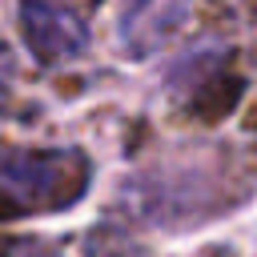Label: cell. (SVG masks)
Returning <instances> with one entry per match:
<instances>
[{
  "instance_id": "obj_5",
  "label": "cell",
  "mask_w": 257,
  "mask_h": 257,
  "mask_svg": "<svg viewBox=\"0 0 257 257\" xmlns=\"http://www.w3.org/2000/svg\"><path fill=\"white\" fill-rule=\"evenodd\" d=\"M4 96H8V56L0 52V108H4Z\"/></svg>"
},
{
  "instance_id": "obj_3",
  "label": "cell",
  "mask_w": 257,
  "mask_h": 257,
  "mask_svg": "<svg viewBox=\"0 0 257 257\" xmlns=\"http://www.w3.org/2000/svg\"><path fill=\"white\" fill-rule=\"evenodd\" d=\"M189 0H133L120 16V44L133 56H149L161 44L173 40V32L185 24Z\"/></svg>"
},
{
  "instance_id": "obj_2",
  "label": "cell",
  "mask_w": 257,
  "mask_h": 257,
  "mask_svg": "<svg viewBox=\"0 0 257 257\" xmlns=\"http://www.w3.org/2000/svg\"><path fill=\"white\" fill-rule=\"evenodd\" d=\"M20 28H24V44L40 64L76 60L88 44L80 16L56 0H20Z\"/></svg>"
},
{
  "instance_id": "obj_4",
  "label": "cell",
  "mask_w": 257,
  "mask_h": 257,
  "mask_svg": "<svg viewBox=\"0 0 257 257\" xmlns=\"http://www.w3.org/2000/svg\"><path fill=\"white\" fill-rule=\"evenodd\" d=\"M0 257H60L52 245H44V241H36V237H16V241H8L4 245V253Z\"/></svg>"
},
{
  "instance_id": "obj_1",
  "label": "cell",
  "mask_w": 257,
  "mask_h": 257,
  "mask_svg": "<svg viewBox=\"0 0 257 257\" xmlns=\"http://www.w3.org/2000/svg\"><path fill=\"white\" fill-rule=\"evenodd\" d=\"M88 181L92 165L80 149H0V217L64 213Z\"/></svg>"
}]
</instances>
